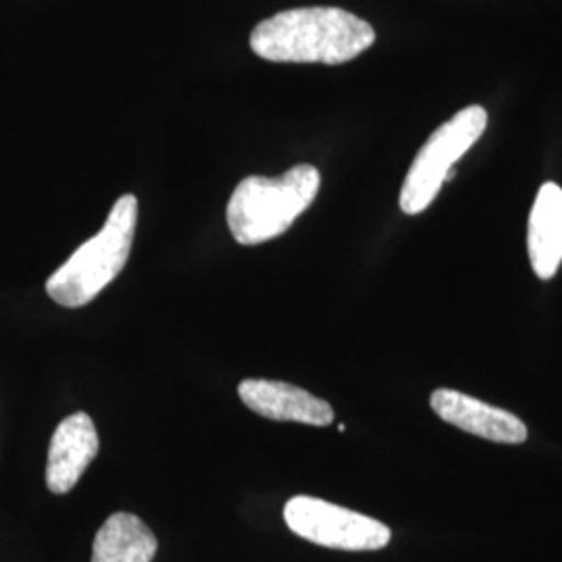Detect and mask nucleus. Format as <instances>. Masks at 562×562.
<instances>
[{
	"label": "nucleus",
	"instance_id": "f257e3e1",
	"mask_svg": "<svg viewBox=\"0 0 562 562\" xmlns=\"http://www.w3.org/2000/svg\"><path fill=\"white\" fill-rule=\"evenodd\" d=\"M373 42V25L338 7L281 11L250 34L255 55L273 63L341 65L357 59Z\"/></svg>",
	"mask_w": 562,
	"mask_h": 562
},
{
	"label": "nucleus",
	"instance_id": "f03ea898",
	"mask_svg": "<svg viewBox=\"0 0 562 562\" xmlns=\"http://www.w3.org/2000/svg\"><path fill=\"white\" fill-rule=\"evenodd\" d=\"M319 186L322 176L313 165H296L280 178H244L227 204L234 240L257 246L280 238L317 199Z\"/></svg>",
	"mask_w": 562,
	"mask_h": 562
},
{
	"label": "nucleus",
	"instance_id": "7ed1b4c3",
	"mask_svg": "<svg viewBox=\"0 0 562 562\" xmlns=\"http://www.w3.org/2000/svg\"><path fill=\"white\" fill-rule=\"evenodd\" d=\"M138 223V201L121 196L101 232L81 244L46 281V294L60 306L78 308L94 301L115 280L132 252Z\"/></svg>",
	"mask_w": 562,
	"mask_h": 562
},
{
	"label": "nucleus",
	"instance_id": "20e7f679",
	"mask_svg": "<svg viewBox=\"0 0 562 562\" xmlns=\"http://www.w3.org/2000/svg\"><path fill=\"white\" fill-rule=\"evenodd\" d=\"M485 127L487 111L480 104H471L429 136L402 183L401 209L406 215H419L431 206L443 181L454 176L457 161L482 138Z\"/></svg>",
	"mask_w": 562,
	"mask_h": 562
},
{
	"label": "nucleus",
	"instance_id": "39448f33",
	"mask_svg": "<svg viewBox=\"0 0 562 562\" xmlns=\"http://www.w3.org/2000/svg\"><path fill=\"white\" fill-rule=\"evenodd\" d=\"M283 519L302 540L334 550H382L392 538L390 527L378 519L313 496L290 498Z\"/></svg>",
	"mask_w": 562,
	"mask_h": 562
},
{
	"label": "nucleus",
	"instance_id": "423d86ee",
	"mask_svg": "<svg viewBox=\"0 0 562 562\" xmlns=\"http://www.w3.org/2000/svg\"><path fill=\"white\" fill-rule=\"evenodd\" d=\"M429 404L442 422L483 440L498 443H522L527 440V427L517 415L469 394L442 387L431 394Z\"/></svg>",
	"mask_w": 562,
	"mask_h": 562
},
{
	"label": "nucleus",
	"instance_id": "0eeeda50",
	"mask_svg": "<svg viewBox=\"0 0 562 562\" xmlns=\"http://www.w3.org/2000/svg\"><path fill=\"white\" fill-rule=\"evenodd\" d=\"M99 434L94 422L86 413L69 415L59 423L53 434L48 461H46V485L53 494H67L80 482L88 464L99 454Z\"/></svg>",
	"mask_w": 562,
	"mask_h": 562
},
{
	"label": "nucleus",
	"instance_id": "6e6552de",
	"mask_svg": "<svg viewBox=\"0 0 562 562\" xmlns=\"http://www.w3.org/2000/svg\"><path fill=\"white\" fill-rule=\"evenodd\" d=\"M238 394L250 411L271 422L304 423L317 427L334 422V408L329 402L292 383L244 380L238 385Z\"/></svg>",
	"mask_w": 562,
	"mask_h": 562
},
{
	"label": "nucleus",
	"instance_id": "1a4fd4ad",
	"mask_svg": "<svg viewBox=\"0 0 562 562\" xmlns=\"http://www.w3.org/2000/svg\"><path fill=\"white\" fill-rule=\"evenodd\" d=\"M529 261L540 280H552L562 261V188L546 181L529 213Z\"/></svg>",
	"mask_w": 562,
	"mask_h": 562
},
{
	"label": "nucleus",
	"instance_id": "9d476101",
	"mask_svg": "<svg viewBox=\"0 0 562 562\" xmlns=\"http://www.w3.org/2000/svg\"><path fill=\"white\" fill-rule=\"evenodd\" d=\"M157 548V538L146 522L130 513H115L97 533L92 562H153Z\"/></svg>",
	"mask_w": 562,
	"mask_h": 562
}]
</instances>
